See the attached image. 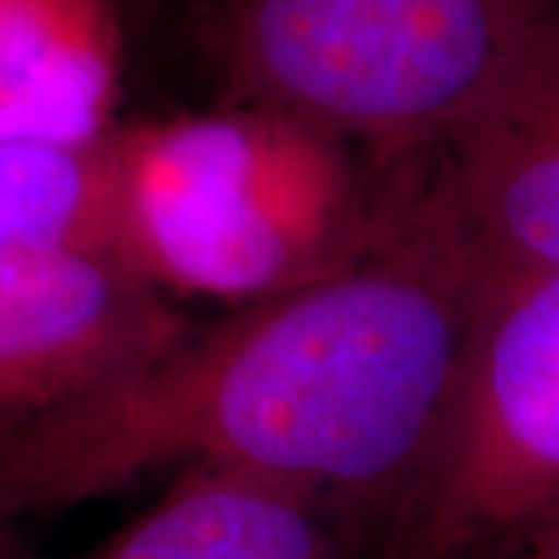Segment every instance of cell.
<instances>
[{"label":"cell","instance_id":"3957f363","mask_svg":"<svg viewBox=\"0 0 559 559\" xmlns=\"http://www.w3.org/2000/svg\"><path fill=\"white\" fill-rule=\"evenodd\" d=\"M559 0H221L230 106L404 162L436 153Z\"/></svg>","mask_w":559,"mask_h":559},{"label":"cell","instance_id":"ba28073f","mask_svg":"<svg viewBox=\"0 0 559 559\" xmlns=\"http://www.w3.org/2000/svg\"><path fill=\"white\" fill-rule=\"evenodd\" d=\"M119 53L106 0H0V143L103 134Z\"/></svg>","mask_w":559,"mask_h":559},{"label":"cell","instance_id":"30bf717a","mask_svg":"<svg viewBox=\"0 0 559 559\" xmlns=\"http://www.w3.org/2000/svg\"><path fill=\"white\" fill-rule=\"evenodd\" d=\"M485 559H559V522H554V525H547V528H540L535 535L516 540V544H510V547H503V550H498V554H491V557Z\"/></svg>","mask_w":559,"mask_h":559},{"label":"cell","instance_id":"6da1fadb","mask_svg":"<svg viewBox=\"0 0 559 559\" xmlns=\"http://www.w3.org/2000/svg\"><path fill=\"white\" fill-rule=\"evenodd\" d=\"M479 267L417 178L340 277L242 305L79 399L0 429V522L165 469H242L326 498L380 547L439 436Z\"/></svg>","mask_w":559,"mask_h":559},{"label":"cell","instance_id":"9c48e42d","mask_svg":"<svg viewBox=\"0 0 559 559\" xmlns=\"http://www.w3.org/2000/svg\"><path fill=\"white\" fill-rule=\"evenodd\" d=\"M62 249L121 255L112 128L81 143H0V261Z\"/></svg>","mask_w":559,"mask_h":559},{"label":"cell","instance_id":"52a82bcc","mask_svg":"<svg viewBox=\"0 0 559 559\" xmlns=\"http://www.w3.org/2000/svg\"><path fill=\"white\" fill-rule=\"evenodd\" d=\"M87 559H377L326 498L289 481L190 466Z\"/></svg>","mask_w":559,"mask_h":559},{"label":"cell","instance_id":"8992f818","mask_svg":"<svg viewBox=\"0 0 559 559\" xmlns=\"http://www.w3.org/2000/svg\"><path fill=\"white\" fill-rule=\"evenodd\" d=\"M432 156L419 180L481 277L559 267V13Z\"/></svg>","mask_w":559,"mask_h":559},{"label":"cell","instance_id":"8fae6325","mask_svg":"<svg viewBox=\"0 0 559 559\" xmlns=\"http://www.w3.org/2000/svg\"><path fill=\"white\" fill-rule=\"evenodd\" d=\"M0 559H35L28 547L16 538L13 522H0Z\"/></svg>","mask_w":559,"mask_h":559},{"label":"cell","instance_id":"5b68a950","mask_svg":"<svg viewBox=\"0 0 559 559\" xmlns=\"http://www.w3.org/2000/svg\"><path fill=\"white\" fill-rule=\"evenodd\" d=\"M190 330L116 252L0 261V429L140 367Z\"/></svg>","mask_w":559,"mask_h":559},{"label":"cell","instance_id":"7a4b0ae2","mask_svg":"<svg viewBox=\"0 0 559 559\" xmlns=\"http://www.w3.org/2000/svg\"><path fill=\"white\" fill-rule=\"evenodd\" d=\"M119 252L165 296L242 305L352 271L385 234L352 143L259 106L112 128Z\"/></svg>","mask_w":559,"mask_h":559},{"label":"cell","instance_id":"277c9868","mask_svg":"<svg viewBox=\"0 0 559 559\" xmlns=\"http://www.w3.org/2000/svg\"><path fill=\"white\" fill-rule=\"evenodd\" d=\"M559 522V267L481 277L439 436L380 559H485Z\"/></svg>","mask_w":559,"mask_h":559}]
</instances>
